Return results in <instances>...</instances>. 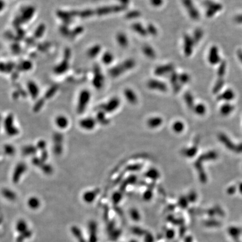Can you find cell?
Masks as SVG:
<instances>
[{"label":"cell","mask_w":242,"mask_h":242,"mask_svg":"<svg viewBox=\"0 0 242 242\" xmlns=\"http://www.w3.org/2000/svg\"><path fill=\"white\" fill-rule=\"evenodd\" d=\"M91 99V93L87 89L81 90L77 100V104L76 107L77 113L79 114H83L88 107Z\"/></svg>","instance_id":"cell-2"},{"label":"cell","mask_w":242,"mask_h":242,"mask_svg":"<svg viewBox=\"0 0 242 242\" xmlns=\"http://www.w3.org/2000/svg\"><path fill=\"white\" fill-rule=\"evenodd\" d=\"M184 100L185 101L186 103V104L188 105L189 107H192L193 106V103H194V100H193V98L192 95V94L187 92L184 94Z\"/></svg>","instance_id":"cell-40"},{"label":"cell","mask_w":242,"mask_h":242,"mask_svg":"<svg viewBox=\"0 0 242 242\" xmlns=\"http://www.w3.org/2000/svg\"><path fill=\"white\" fill-rule=\"evenodd\" d=\"M4 130L6 134L11 137H14L19 134V130L15 125L14 116L12 113H9L3 121Z\"/></svg>","instance_id":"cell-3"},{"label":"cell","mask_w":242,"mask_h":242,"mask_svg":"<svg viewBox=\"0 0 242 242\" xmlns=\"http://www.w3.org/2000/svg\"><path fill=\"white\" fill-rule=\"evenodd\" d=\"M124 95L129 103L134 104L137 102V97L132 90L125 89L124 91Z\"/></svg>","instance_id":"cell-22"},{"label":"cell","mask_w":242,"mask_h":242,"mask_svg":"<svg viewBox=\"0 0 242 242\" xmlns=\"http://www.w3.org/2000/svg\"><path fill=\"white\" fill-rule=\"evenodd\" d=\"M101 62L106 65H109L114 60V55L110 51H106L101 56Z\"/></svg>","instance_id":"cell-28"},{"label":"cell","mask_w":242,"mask_h":242,"mask_svg":"<svg viewBox=\"0 0 242 242\" xmlns=\"http://www.w3.org/2000/svg\"><path fill=\"white\" fill-rule=\"evenodd\" d=\"M32 68V63L29 61H26L22 62L20 66L21 70L23 71H29Z\"/></svg>","instance_id":"cell-48"},{"label":"cell","mask_w":242,"mask_h":242,"mask_svg":"<svg viewBox=\"0 0 242 242\" xmlns=\"http://www.w3.org/2000/svg\"><path fill=\"white\" fill-rule=\"evenodd\" d=\"M146 30H147L148 34H149V35H151L152 36H157V34H158L157 28L152 24H149L147 25Z\"/></svg>","instance_id":"cell-42"},{"label":"cell","mask_w":242,"mask_h":242,"mask_svg":"<svg viewBox=\"0 0 242 242\" xmlns=\"http://www.w3.org/2000/svg\"><path fill=\"white\" fill-rule=\"evenodd\" d=\"M99 190L98 189L88 191L83 194L82 198L85 202L88 204H90L95 200L97 195L99 193Z\"/></svg>","instance_id":"cell-18"},{"label":"cell","mask_w":242,"mask_h":242,"mask_svg":"<svg viewBox=\"0 0 242 242\" xmlns=\"http://www.w3.org/2000/svg\"><path fill=\"white\" fill-rule=\"evenodd\" d=\"M40 169H41L42 171L46 174H51L53 172L52 167L45 162Z\"/></svg>","instance_id":"cell-43"},{"label":"cell","mask_w":242,"mask_h":242,"mask_svg":"<svg viewBox=\"0 0 242 242\" xmlns=\"http://www.w3.org/2000/svg\"><path fill=\"white\" fill-rule=\"evenodd\" d=\"M119 1L121 2L122 5L125 6L129 3L130 0H119Z\"/></svg>","instance_id":"cell-53"},{"label":"cell","mask_w":242,"mask_h":242,"mask_svg":"<svg viewBox=\"0 0 242 242\" xmlns=\"http://www.w3.org/2000/svg\"><path fill=\"white\" fill-rule=\"evenodd\" d=\"M172 128L174 132L177 133H180L184 129V125L182 122L177 121L173 123Z\"/></svg>","instance_id":"cell-36"},{"label":"cell","mask_w":242,"mask_h":242,"mask_svg":"<svg viewBox=\"0 0 242 242\" xmlns=\"http://www.w3.org/2000/svg\"><path fill=\"white\" fill-rule=\"evenodd\" d=\"M195 113L198 115H204L206 112V109L205 106L202 104H199L196 106L195 108Z\"/></svg>","instance_id":"cell-38"},{"label":"cell","mask_w":242,"mask_h":242,"mask_svg":"<svg viewBox=\"0 0 242 242\" xmlns=\"http://www.w3.org/2000/svg\"><path fill=\"white\" fill-rule=\"evenodd\" d=\"M226 70V64L224 62L221 63L217 69V75L220 77L223 76Z\"/></svg>","instance_id":"cell-46"},{"label":"cell","mask_w":242,"mask_h":242,"mask_svg":"<svg viewBox=\"0 0 242 242\" xmlns=\"http://www.w3.org/2000/svg\"><path fill=\"white\" fill-rule=\"evenodd\" d=\"M27 89L30 97L33 100L38 98L39 95V88L36 83L33 81L30 80L27 83Z\"/></svg>","instance_id":"cell-14"},{"label":"cell","mask_w":242,"mask_h":242,"mask_svg":"<svg viewBox=\"0 0 242 242\" xmlns=\"http://www.w3.org/2000/svg\"><path fill=\"white\" fill-rule=\"evenodd\" d=\"M2 195L6 198L11 201L14 200L16 198V195L15 193L13 192L12 190L8 188H4L2 190Z\"/></svg>","instance_id":"cell-34"},{"label":"cell","mask_w":242,"mask_h":242,"mask_svg":"<svg viewBox=\"0 0 242 242\" xmlns=\"http://www.w3.org/2000/svg\"><path fill=\"white\" fill-rule=\"evenodd\" d=\"M233 97V93L232 91L230 90H227L225 92H224L223 94L220 95L219 97V99H225V100H229L232 98Z\"/></svg>","instance_id":"cell-50"},{"label":"cell","mask_w":242,"mask_h":242,"mask_svg":"<svg viewBox=\"0 0 242 242\" xmlns=\"http://www.w3.org/2000/svg\"><path fill=\"white\" fill-rule=\"evenodd\" d=\"M71 56V51L69 48H66L65 49L63 60H62L59 64H58L54 69V72L56 74L60 75L62 74L64 72L67 71L69 66V60Z\"/></svg>","instance_id":"cell-4"},{"label":"cell","mask_w":242,"mask_h":242,"mask_svg":"<svg viewBox=\"0 0 242 242\" xmlns=\"http://www.w3.org/2000/svg\"><path fill=\"white\" fill-rule=\"evenodd\" d=\"M147 176L149 178L152 179H158L159 177V173L156 170L152 169L147 171Z\"/></svg>","instance_id":"cell-49"},{"label":"cell","mask_w":242,"mask_h":242,"mask_svg":"<svg viewBox=\"0 0 242 242\" xmlns=\"http://www.w3.org/2000/svg\"><path fill=\"white\" fill-rule=\"evenodd\" d=\"M101 46L99 45H95L91 47L87 51L88 56L91 58H94L97 57L101 51Z\"/></svg>","instance_id":"cell-27"},{"label":"cell","mask_w":242,"mask_h":242,"mask_svg":"<svg viewBox=\"0 0 242 242\" xmlns=\"http://www.w3.org/2000/svg\"><path fill=\"white\" fill-rule=\"evenodd\" d=\"M107 113L104 112L102 110H99L96 116V120L97 123L103 125H107L109 124L110 121L106 116Z\"/></svg>","instance_id":"cell-23"},{"label":"cell","mask_w":242,"mask_h":242,"mask_svg":"<svg viewBox=\"0 0 242 242\" xmlns=\"http://www.w3.org/2000/svg\"><path fill=\"white\" fill-rule=\"evenodd\" d=\"M147 85L148 88L150 89L158 90L162 92L166 91L168 89L167 85L164 82L156 79H151L149 80Z\"/></svg>","instance_id":"cell-13"},{"label":"cell","mask_w":242,"mask_h":242,"mask_svg":"<svg viewBox=\"0 0 242 242\" xmlns=\"http://www.w3.org/2000/svg\"><path fill=\"white\" fill-rule=\"evenodd\" d=\"M224 84V81L221 79L220 77L217 80L215 83V86L214 87L213 89V91L214 93H217L221 89V88L223 87V85Z\"/></svg>","instance_id":"cell-47"},{"label":"cell","mask_w":242,"mask_h":242,"mask_svg":"<svg viewBox=\"0 0 242 242\" xmlns=\"http://www.w3.org/2000/svg\"><path fill=\"white\" fill-rule=\"evenodd\" d=\"M203 36H204V32L202 29L198 28L194 31L193 34L192 36V38L195 45L198 44L199 42V41L202 38Z\"/></svg>","instance_id":"cell-32"},{"label":"cell","mask_w":242,"mask_h":242,"mask_svg":"<svg viewBox=\"0 0 242 242\" xmlns=\"http://www.w3.org/2000/svg\"><path fill=\"white\" fill-rule=\"evenodd\" d=\"M170 82L175 92L180 90L181 84L179 82V75L174 71L170 74Z\"/></svg>","instance_id":"cell-20"},{"label":"cell","mask_w":242,"mask_h":242,"mask_svg":"<svg viewBox=\"0 0 242 242\" xmlns=\"http://www.w3.org/2000/svg\"><path fill=\"white\" fill-rule=\"evenodd\" d=\"M140 16H141V13L139 11L134 10L127 13L126 17L129 19H134L138 18Z\"/></svg>","instance_id":"cell-44"},{"label":"cell","mask_w":242,"mask_h":242,"mask_svg":"<svg viewBox=\"0 0 242 242\" xmlns=\"http://www.w3.org/2000/svg\"><path fill=\"white\" fill-rule=\"evenodd\" d=\"M136 63L133 59H128L113 67L109 70V75L112 77H117L125 72L132 69Z\"/></svg>","instance_id":"cell-1"},{"label":"cell","mask_w":242,"mask_h":242,"mask_svg":"<svg viewBox=\"0 0 242 242\" xmlns=\"http://www.w3.org/2000/svg\"><path fill=\"white\" fill-rule=\"evenodd\" d=\"M182 3L190 18L194 20H197L199 18V13L192 0H182Z\"/></svg>","instance_id":"cell-8"},{"label":"cell","mask_w":242,"mask_h":242,"mask_svg":"<svg viewBox=\"0 0 242 242\" xmlns=\"http://www.w3.org/2000/svg\"><path fill=\"white\" fill-rule=\"evenodd\" d=\"M195 42L192 37L186 34L183 37V51L186 56H190L193 50Z\"/></svg>","instance_id":"cell-11"},{"label":"cell","mask_w":242,"mask_h":242,"mask_svg":"<svg viewBox=\"0 0 242 242\" xmlns=\"http://www.w3.org/2000/svg\"><path fill=\"white\" fill-rule=\"evenodd\" d=\"M132 29L138 34L142 36H146L148 34L147 30L143 27V25L138 23H134L132 25Z\"/></svg>","instance_id":"cell-25"},{"label":"cell","mask_w":242,"mask_h":242,"mask_svg":"<svg viewBox=\"0 0 242 242\" xmlns=\"http://www.w3.org/2000/svg\"><path fill=\"white\" fill-rule=\"evenodd\" d=\"M63 135L60 132H56L53 135V144H62Z\"/></svg>","instance_id":"cell-37"},{"label":"cell","mask_w":242,"mask_h":242,"mask_svg":"<svg viewBox=\"0 0 242 242\" xmlns=\"http://www.w3.org/2000/svg\"><path fill=\"white\" fill-rule=\"evenodd\" d=\"M104 76L101 73V72L99 69H97L95 71V75H94L93 79L92 81L93 86L97 89H100L104 85Z\"/></svg>","instance_id":"cell-16"},{"label":"cell","mask_w":242,"mask_h":242,"mask_svg":"<svg viewBox=\"0 0 242 242\" xmlns=\"http://www.w3.org/2000/svg\"><path fill=\"white\" fill-rule=\"evenodd\" d=\"M27 205L32 210L38 209L40 205V200L36 197H31L27 200Z\"/></svg>","instance_id":"cell-29"},{"label":"cell","mask_w":242,"mask_h":242,"mask_svg":"<svg viewBox=\"0 0 242 242\" xmlns=\"http://www.w3.org/2000/svg\"><path fill=\"white\" fill-rule=\"evenodd\" d=\"M125 9V6L123 5L107 6L98 8L95 10V13L98 16H103L122 11Z\"/></svg>","instance_id":"cell-6"},{"label":"cell","mask_w":242,"mask_h":242,"mask_svg":"<svg viewBox=\"0 0 242 242\" xmlns=\"http://www.w3.org/2000/svg\"><path fill=\"white\" fill-rule=\"evenodd\" d=\"M205 5L207 8L206 15L208 18L213 17L217 12L220 11L222 9V6L220 4L210 1H207Z\"/></svg>","instance_id":"cell-10"},{"label":"cell","mask_w":242,"mask_h":242,"mask_svg":"<svg viewBox=\"0 0 242 242\" xmlns=\"http://www.w3.org/2000/svg\"><path fill=\"white\" fill-rule=\"evenodd\" d=\"M58 90V86L56 85H54L51 86L48 90H47V91L45 93V97L46 99H49L52 98L54 95L56 94V93L57 92Z\"/></svg>","instance_id":"cell-39"},{"label":"cell","mask_w":242,"mask_h":242,"mask_svg":"<svg viewBox=\"0 0 242 242\" xmlns=\"http://www.w3.org/2000/svg\"><path fill=\"white\" fill-rule=\"evenodd\" d=\"M208 60L210 64L213 65L217 64L220 61V57L219 54L218 48L216 46H213L208 52Z\"/></svg>","instance_id":"cell-15"},{"label":"cell","mask_w":242,"mask_h":242,"mask_svg":"<svg viewBox=\"0 0 242 242\" xmlns=\"http://www.w3.org/2000/svg\"><path fill=\"white\" fill-rule=\"evenodd\" d=\"M143 54L148 58L150 59H154L156 57V52L152 47L149 45H144L143 47Z\"/></svg>","instance_id":"cell-26"},{"label":"cell","mask_w":242,"mask_h":242,"mask_svg":"<svg viewBox=\"0 0 242 242\" xmlns=\"http://www.w3.org/2000/svg\"><path fill=\"white\" fill-rule=\"evenodd\" d=\"M27 165L25 162H20L16 165L12 175V181L14 183L17 184L19 182L22 176L27 171Z\"/></svg>","instance_id":"cell-7"},{"label":"cell","mask_w":242,"mask_h":242,"mask_svg":"<svg viewBox=\"0 0 242 242\" xmlns=\"http://www.w3.org/2000/svg\"><path fill=\"white\" fill-rule=\"evenodd\" d=\"M38 151L36 146L33 145H27L22 149V153L25 156H34Z\"/></svg>","instance_id":"cell-24"},{"label":"cell","mask_w":242,"mask_h":242,"mask_svg":"<svg viewBox=\"0 0 242 242\" xmlns=\"http://www.w3.org/2000/svg\"><path fill=\"white\" fill-rule=\"evenodd\" d=\"M189 80L190 76L187 73H182L179 75V82L181 85L188 83Z\"/></svg>","instance_id":"cell-41"},{"label":"cell","mask_w":242,"mask_h":242,"mask_svg":"<svg viewBox=\"0 0 242 242\" xmlns=\"http://www.w3.org/2000/svg\"><path fill=\"white\" fill-rule=\"evenodd\" d=\"M97 123V121L96 119L91 117L82 118L79 122L81 128L86 131H91L94 129Z\"/></svg>","instance_id":"cell-9"},{"label":"cell","mask_w":242,"mask_h":242,"mask_svg":"<svg viewBox=\"0 0 242 242\" xmlns=\"http://www.w3.org/2000/svg\"><path fill=\"white\" fill-rule=\"evenodd\" d=\"M150 3L154 7L158 8L162 5L163 0H150Z\"/></svg>","instance_id":"cell-51"},{"label":"cell","mask_w":242,"mask_h":242,"mask_svg":"<svg viewBox=\"0 0 242 242\" xmlns=\"http://www.w3.org/2000/svg\"><path fill=\"white\" fill-rule=\"evenodd\" d=\"M174 71V66L173 64L168 63L166 64H163L157 67L155 70L154 73L155 75L158 76H165L168 74L171 73Z\"/></svg>","instance_id":"cell-12"},{"label":"cell","mask_w":242,"mask_h":242,"mask_svg":"<svg viewBox=\"0 0 242 242\" xmlns=\"http://www.w3.org/2000/svg\"><path fill=\"white\" fill-rule=\"evenodd\" d=\"M45 31V24L43 23L39 24L36 28L34 31V37L37 39L40 38L42 36H43Z\"/></svg>","instance_id":"cell-33"},{"label":"cell","mask_w":242,"mask_h":242,"mask_svg":"<svg viewBox=\"0 0 242 242\" xmlns=\"http://www.w3.org/2000/svg\"><path fill=\"white\" fill-rule=\"evenodd\" d=\"M4 153L8 156H12L15 153V147L11 144H6L3 146Z\"/></svg>","instance_id":"cell-35"},{"label":"cell","mask_w":242,"mask_h":242,"mask_svg":"<svg viewBox=\"0 0 242 242\" xmlns=\"http://www.w3.org/2000/svg\"><path fill=\"white\" fill-rule=\"evenodd\" d=\"M162 120L160 117H153L151 118L147 121V125L151 128H156L161 125Z\"/></svg>","instance_id":"cell-31"},{"label":"cell","mask_w":242,"mask_h":242,"mask_svg":"<svg viewBox=\"0 0 242 242\" xmlns=\"http://www.w3.org/2000/svg\"><path fill=\"white\" fill-rule=\"evenodd\" d=\"M116 38V41L118 45H119L121 47L123 48H125L128 47L129 44L128 39L124 33L123 32L118 33L117 34Z\"/></svg>","instance_id":"cell-21"},{"label":"cell","mask_w":242,"mask_h":242,"mask_svg":"<svg viewBox=\"0 0 242 242\" xmlns=\"http://www.w3.org/2000/svg\"><path fill=\"white\" fill-rule=\"evenodd\" d=\"M55 124L60 130H64L69 125V120L68 118L63 115H59L55 118Z\"/></svg>","instance_id":"cell-17"},{"label":"cell","mask_w":242,"mask_h":242,"mask_svg":"<svg viewBox=\"0 0 242 242\" xmlns=\"http://www.w3.org/2000/svg\"><path fill=\"white\" fill-rule=\"evenodd\" d=\"M36 9L32 6H29L27 7L25 9H24L21 16V19L24 21H29L32 18H33L34 13H35Z\"/></svg>","instance_id":"cell-19"},{"label":"cell","mask_w":242,"mask_h":242,"mask_svg":"<svg viewBox=\"0 0 242 242\" xmlns=\"http://www.w3.org/2000/svg\"><path fill=\"white\" fill-rule=\"evenodd\" d=\"M16 230L18 232L23 235L25 234L30 233L29 231L27 230V227L25 222L23 220H20L16 224Z\"/></svg>","instance_id":"cell-30"},{"label":"cell","mask_w":242,"mask_h":242,"mask_svg":"<svg viewBox=\"0 0 242 242\" xmlns=\"http://www.w3.org/2000/svg\"><path fill=\"white\" fill-rule=\"evenodd\" d=\"M43 103H44V101H43V99H40V100H39L37 103H36V106H34V110L36 111V112H38V111H39L42 107V106H43Z\"/></svg>","instance_id":"cell-52"},{"label":"cell","mask_w":242,"mask_h":242,"mask_svg":"<svg viewBox=\"0 0 242 242\" xmlns=\"http://www.w3.org/2000/svg\"><path fill=\"white\" fill-rule=\"evenodd\" d=\"M120 100L117 97L110 99L106 103L101 104L99 107L100 110H102L106 113H110L115 111L120 105Z\"/></svg>","instance_id":"cell-5"},{"label":"cell","mask_w":242,"mask_h":242,"mask_svg":"<svg viewBox=\"0 0 242 242\" xmlns=\"http://www.w3.org/2000/svg\"><path fill=\"white\" fill-rule=\"evenodd\" d=\"M36 146L38 150L41 151V152L46 150V148H47L46 141L44 140H40L36 143Z\"/></svg>","instance_id":"cell-45"}]
</instances>
